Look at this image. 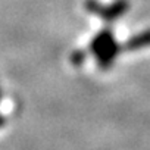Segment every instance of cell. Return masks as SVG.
<instances>
[{
    "label": "cell",
    "instance_id": "6da1fadb",
    "mask_svg": "<svg viewBox=\"0 0 150 150\" xmlns=\"http://www.w3.org/2000/svg\"><path fill=\"white\" fill-rule=\"evenodd\" d=\"M87 8L91 12H96L97 15H100L102 18H105L108 21H113L128 11V2L127 0H116L115 3H112L110 6H106V8L100 6L96 2H88Z\"/></svg>",
    "mask_w": 150,
    "mask_h": 150
}]
</instances>
